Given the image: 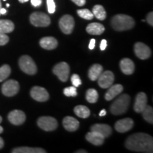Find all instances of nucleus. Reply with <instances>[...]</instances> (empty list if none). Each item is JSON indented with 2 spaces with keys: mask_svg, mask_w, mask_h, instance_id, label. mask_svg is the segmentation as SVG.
I'll return each mask as SVG.
<instances>
[{
  "mask_svg": "<svg viewBox=\"0 0 153 153\" xmlns=\"http://www.w3.org/2000/svg\"><path fill=\"white\" fill-rule=\"evenodd\" d=\"M1 0H0V9H1ZM0 16H1V14H0Z\"/></svg>",
  "mask_w": 153,
  "mask_h": 153,
  "instance_id": "nucleus-47",
  "label": "nucleus"
},
{
  "mask_svg": "<svg viewBox=\"0 0 153 153\" xmlns=\"http://www.w3.org/2000/svg\"><path fill=\"white\" fill-rule=\"evenodd\" d=\"M92 13L94 16L97 19H99V20L103 21L104 20L106 17V11H105L104 7L101 5H95L94 7H93Z\"/></svg>",
  "mask_w": 153,
  "mask_h": 153,
  "instance_id": "nucleus-27",
  "label": "nucleus"
},
{
  "mask_svg": "<svg viewBox=\"0 0 153 153\" xmlns=\"http://www.w3.org/2000/svg\"><path fill=\"white\" fill-rule=\"evenodd\" d=\"M3 1H6V0H3Z\"/></svg>",
  "mask_w": 153,
  "mask_h": 153,
  "instance_id": "nucleus-50",
  "label": "nucleus"
},
{
  "mask_svg": "<svg viewBox=\"0 0 153 153\" xmlns=\"http://www.w3.org/2000/svg\"><path fill=\"white\" fill-rule=\"evenodd\" d=\"M14 30V24L11 21L7 19H0V32L9 33Z\"/></svg>",
  "mask_w": 153,
  "mask_h": 153,
  "instance_id": "nucleus-24",
  "label": "nucleus"
},
{
  "mask_svg": "<svg viewBox=\"0 0 153 153\" xmlns=\"http://www.w3.org/2000/svg\"><path fill=\"white\" fill-rule=\"evenodd\" d=\"M19 91V82L14 79H9L3 84L1 87V92L6 97H13Z\"/></svg>",
  "mask_w": 153,
  "mask_h": 153,
  "instance_id": "nucleus-8",
  "label": "nucleus"
},
{
  "mask_svg": "<svg viewBox=\"0 0 153 153\" xmlns=\"http://www.w3.org/2000/svg\"><path fill=\"white\" fill-rule=\"evenodd\" d=\"M37 123L41 129L45 131H55L58 126L57 120L51 116H42L38 118Z\"/></svg>",
  "mask_w": 153,
  "mask_h": 153,
  "instance_id": "nucleus-7",
  "label": "nucleus"
},
{
  "mask_svg": "<svg viewBox=\"0 0 153 153\" xmlns=\"http://www.w3.org/2000/svg\"><path fill=\"white\" fill-rule=\"evenodd\" d=\"M72 1L79 7H82L86 4V0H72Z\"/></svg>",
  "mask_w": 153,
  "mask_h": 153,
  "instance_id": "nucleus-37",
  "label": "nucleus"
},
{
  "mask_svg": "<svg viewBox=\"0 0 153 153\" xmlns=\"http://www.w3.org/2000/svg\"><path fill=\"white\" fill-rule=\"evenodd\" d=\"M123 90V87L121 85L117 84V85H111L108 89V90L106 91L104 97L106 101H111L113 99H114L116 96H118Z\"/></svg>",
  "mask_w": 153,
  "mask_h": 153,
  "instance_id": "nucleus-19",
  "label": "nucleus"
},
{
  "mask_svg": "<svg viewBox=\"0 0 153 153\" xmlns=\"http://www.w3.org/2000/svg\"><path fill=\"white\" fill-rule=\"evenodd\" d=\"M111 26L117 31H123L133 28L135 26V21L128 15L117 14L112 18Z\"/></svg>",
  "mask_w": 153,
  "mask_h": 153,
  "instance_id": "nucleus-2",
  "label": "nucleus"
},
{
  "mask_svg": "<svg viewBox=\"0 0 153 153\" xmlns=\"http://www.w3.org/2000/svg\"><path fill=\"white\" fill-rule=\"evenodd\" d=\"M58 42L55 38L48 36V37H44L41 38L40 41V45L45 50H53L56 48Z\"/></svg>",
  "mask_w": 153,
  "mask_h": 153,
  "instance_id": "nucleus-21",
  "label": "nucleus"
},
{
  "mask_svg": "<svg viewBox=\"0 0 153 153\" xmlns=\"http://www.w3.org/2000/svg\"><path fill=\"white\" fill-rule=\"evenodd\" d=\"M148 103V98L144 92H140L137 94L134 104V110L136 113H142Z\"/></svg>",
  "mask_w": 153,
  "mask_h": 153,
  "instance_id": "nucleus-15",
  "label": "nucleus"
},
{
  "mask_svg": "<svg viewBox=\"0 0 153 153\" xmlns=\"http://www.w3.org/2000/svg\"><path fill=\"white\" fill-rule=\"evenodd\" d=\"M9 6H10V5H9V4H7V7H9Z\"/></svg>",
  "mask_w": 153,
  "mask_h": 153,
  "instance_id": "nucleus-49",
  "label": "nucleus"
},
{
  "mask_svg": "<svg viewBox=\"0 0 153 153\" xmlns=\"http://www.w3.org/2000/svg\"><path fill=\"white\" fill-rule=\"evenodd\" d=\"M62 125L67 131L74 132L79 128V122L72 116H66L62 120Z\"/></svg>",
  "mask_w": 153,
  "mask_h": 153,
  "instance_id": "nucleus-17",
  "label": "nucleus"
},
{
  "mask_svg": "<svg viewBox=\"0 0 153 153\" xmlns=\"http://www.w3.org/2000/svg\"><path fill=\"white\" fill-rule=\"evenodd\" d=\"M103 72V67L99 64H94L89 68L88 76L91 81H96L98 79L99 76Z\"/></svg>",
  "mask_w": 153,
  "mask_h": 153,
  "instance_id": "nucleus-23",
  "label": "nucleus"
},
{
  "mask_svg": "<svg viewBox=\"0 0 153 153\" xmlns=\"http://www.w3.org/2000/svg\"><path fill=\"white\" fill-rule=\"evenodd\" d=\"M71 81H72V85H73L74 87H78L79 86L82 85L81 79H80L79 76L76 74H72L71 76Z\"/></svg>",
  "mask_w": 153,
  "mask_h": 153,
  "instance_id": "nucleus-33",
  "label": "nucleus"
},
{
  "mask_svg": "<svg viewBox=\"0 0 153 153\" xmlns=\"http://www.w3.org/2000/svg\"><path fill=\"white\" fill-rule=\"evenodd\" d=\"M74 112L78 117L82 118H87L90 116V110L83 105H79L74 107Z\"/></svg>",
  "mask_w": 153,
  "mask_h": 153,
  "instance_id": "nucleus-26",
  "label": "nucleus"
},
{
  "mask_svg": "<svg viewBox=\"0 0 153 153\" xmlns=\"http://www.w3.org/2000/svg\"><path fill=\"white\" fill-rule=\"evenodd\" d=\"M105 137L101 135L100 133H97L96 131L89 132L86 135V140L94 145L96 146H99L101 145L104 142Z\"/></svg>",
  "mask_w": 153,
  "mask_h": 153,
  "instance_id": "nucleus-16",
  "label": "nucleus"
},
{
  "mask_svg": "<svg viewBox=\"0 0 153 153\" xmlns=\"http://www.w3.org/2000/svg\"><path fill=\"white\" fill-rule=\"evenodd\" d=\"M11 74V68L8 65H4L0 68V82L7 79Z\"/></svg>",
  "mask_w": 153,
  "mask_h": 153,
  "instance_id": "nucleus-30",
  "label": "nucleus"
},
{
  "mask_svg": "<svg viewBox=\"0 0 153 153\" xmlns=\"http://www.w3.org/2000/svg\"><path fill=\"white\" fill-rule=\"evenodd\" d=\"M64 94L66 97H76L77 95V92H76V87H67L63 91Z\"/></svg>",
  "mask_w": 153,
  "mask_h": 153,
  "instance_id": "nucleus-32",
  "label": "nucleus"
},
{
  "mask_svg": "<svg viewBox=\"0 0 153 153\" xmlns=\"http://www.w3.org/2000/svg\"><path fill=\"white\" fill-rule=\"evenodd\" d=\"M135 55L141 60H146L151 56V50L148 45L141 42H137L134 45Z\"/></svg>",
  "mask_w": 153,
  "mask_h": 153,
  "instance_id": "nucleus-12",
  "label": "nucleus"
},
{
  "mask_svg": "<svg viewBox=\"0 0 153 153\" xmlns=\"http://www.w3.org/2000/svg\"><path fill=\"white\" fill-rule=\"evenodd\" d=\"M106 111L105 109H102L101 111V112L99 113V116H106Z\"/></svg>",
  "mask_w": 153,
  "mask_h": 153,
  "instance_id": "nucleus-41",
  "label": "nucleus"
},
{
  "mask_svg": "<svg viewBox=\"0 0 153 153\" xmlns=\"http://www.w3.org/2000/svg\"><path fill=\"white\" fill-rule=\"evenodd\" d=\"M86 30L91 35H101L104 32L105 28L99 23H91L87 26Z\"/></svg>",
  "mask_w": 153,
  "mask_h": 153,
  "instance_id": "nucleus-22",
  "label": "nucleus"
},
{
  "mask_svg": "<svg viewBox=\"0 0 153 153\" xmlns=\"http://www.w3.org/2000/svg\"><path fill=\"white\" fill-rule=\"evenodd\" d=\"M48 11L50 14H53L55 11V4L54 0H46Z\"/></svg>",
  "mask_w": 153,
  "mask_h": 153,
  "instance_id": "nucleus-34",
  "label": "nucleus"
},
{
  "mask_svg": "<svg viewBox=\"0 0 153 153\" xmlns=\"http://www.w3.org/2000/svg\"><path fill=\"white\" fill-rule=\"evenodd\" d=\"M143 117L144 119L151 124L153 123V109L152 107L147 105L143 111Z\"/></svg>",
  "mask_w": 153,
  "mask_h": 153,
  "instance_id": "nucleus-29",
  "label": "nucleus"
},
{
  "mask_svg": "<svg viewBox=\"0 0 153 153\" xmlns=\"http://www.w3.org/2000/svg\"><path fill=\"white\" fill-rule=\"evenodd\" d=\"M134 125L133 120L130 118H126L118 120L115 124V129L119 133H126L133 128Z\"/></svg>",
  "mask_w": 153,
  "mask_h": 153,
  "instance_id": "nucleus-14",
  "label": "nucleus"
},
{
  "mask_svg": "<svg viewBox=\"0 0 153 153\" xmlns=\"http://www.w3.org/2000/svg\"><path fill=\"white\" fill-rule=\"evenodd\" d=\"M99 94L97 91L94 89H89L87 91L86 93V99L88 102L91 104H94L98 101Z\"/></svg>",
  "mask_w": 153,
  "mask_h": 153,
  "instance_id": "nucleus-28",
  "label": "nucleus"
},
{
  "mask_svg": "<svg viewBox=\"0 0 153 153\" xmlns=\"http://www.w3.org/2000/svg\"><path fill=\"white\" fill-rule=\"evenodd\" d=\"M4 145V143L3 139L0 137V149H1L3 148Z\"/></svg>",
  "mask_w": 153,
  "mask_h": 153,
  "instance_id": "nucleus-43",
  "label": "nucleus"
},
{
  "mask_svg": "<svg viewBox=\"0 0 153 153\" xmlns=\"http://www.w3.org/2000/svg\"><path fill=\"white\" fill-rule=\"evenodd\" d=\"M70 66L65 62L58 63L53 69V72L59 79L62 82H67L70 75Z\"/></svg>",
  "mask_w": 153,
  "mask_h": 153,
  "instance_id": "nucleus-6",
  "label": "nucleus"
},
{
  "mask_svg": "<svg viewBox=\"0 0 153 153\" xmlns=\"http://www.w3.org/2000/svg\"><path fill=\"white\" fill-rule=\"evenodd\" d=\"M1 121H2V118H1V116H0V123H1Z\"/></svg>",
  "mask_w": 153,
  "mask_h": 153,
  "instance_id": "nucleus-48",
  "label": "nucleus"
},
{
  "mask_svg": "<svg viewBox=\"0 0 153 153\" xmlns=\"http://www.w3.org/2000/svg\"><path fill=\"white\" fill-rule=\"evenodd\" d=\"M31 4L35 7H40L42 4V0H30Z\"/></svg>",
  "mask_w": 153,
  "mask_h": 153,
  "instance_id": "nucleus-38",
  "label": "nucleus"
},
{
  "mask_svg": "<svg viewBox=\"0 0 153 153\" xmlns=\"http://www.w3.org/2000/svg\"><path fill=\"white\" fill-rule=\"evenodd\" d=\"M28 0H19V2L21 3H25V2H27Z\"/></svg>",
  "mask_w": 153,
  "mask_h": 153,
  "instance_id": "nucleus-45",
  "label": "nucleus"
},
{
  "mask_svg": "<svg viewBox=\"0 0 153 153\" xmlns=\"http://www.w3.org/2000/svg\"><path fill=\"white\" fill-rule=\"evenodd\" d=\"M3 131H4V129H3V128L1 127V126H0V133H1L3 132Z\"/></svg>",
  "mask_w": 153,
  "mask_h": 153,
  "instance_id": "nucleus-46",
  "label": "nucleus"
},
{
  "mask_svg": "<svg viewBox=\"0 0 153 153\" xmlns=\"http://www.w3.org/2000/svg\"><path fill=\"white\" fill-rule=\"evenodd\" d=\"M131 103V97L129 95H120L117 99L114 101L110 107V111L114 115H121L127 111L128 108Z\"/></svg>",
  "mask_w": 153,
  "mask_h": 153,
  "instance_id": "nucleus-3",
  "label": "nucleus"
},
{
  "mask_svg": "<svg viewBox=\"0 0 153 153\" xmlns=\"http://www.w3.org/2000/svg\"><path fill=\"white\" fill-rule=\"evenodd\" d=\"M13 153H45L46 151L39 148H28V147H21L14 148L11 151Z\"/></svg>",
  "mask_w": 153,
  "mask_h": 153,
  "instance_id": "nucleus-25",
  "label": "nucleus"
},
{
  "mask_svg": "<svg viewBox=\"0 0 153 153\" xmlns=\"http://www.w3.org/2000/svg\"><path fill=\"white\" fill-rule=\"evenodd\" d=\"M59 26L64 33H72L74 27V20L73 17L68 14L64 15L59 21Z\"/></svg>",
  "mask_w": 153,
  "mask_h": 153,
  "instance_id": "nucleus-9",
  "label": "nucleus"
},
{
  "mask_svg": "<svg viewBox=\"0 0 153 153\" xmlns=\"http://www.w3.org/2000/svg\"><path fill=\"white\" fill-rule=\"evenodd\" d=\"M106 46H107V41L105 39H103L102 41H101V44H100V48L101 51H104V50L106 48Z\"/></svg>",
  "mask_w": 153,
  "mask_h": 153,
  "instance_id": "nucleus-39",
  "label": "nucleus"
},
{
  "mask_svg": "<svg viewBox=\"0 0 153 153\" xmlns=\"http://www.w3.org/2000/svg\"><path fill=\"white\" fill-rule=\"evenodd\" d=\"M8 119L11 123L15 126H20L26 120V115L21 110H14L8 115Z\"/></svg>",
  "mask_w": 153,
  "mask_h": 153,
  "instance_id": "nucleus-13",
  "label": "nucleus"
},
{
  "mask_svg": "<svg viewBox=\"0 0 153 153\" xmlns=\"http://www.w3.org/2000/svg\"><path fill=\"white\" fill-rule=\"evenodd\" d=\"M126 148L139 152H153V138L147 133H137L128 137L126 140Z\"/></svg>",
  "mask_w": 153,
  "mask_h": 153,
  "instance_id": "nucleus-1",
  "label": "nucleus"
},
{
  "mask_svg": "<svg viewBox=\"0 0 153 153\" xmlns=\"http://www.w3.org/2000/svg\"><path fill=\"white\" fill-rule=\"evenodd\" d=\"M9 41V36L6 33L0 32V46H1V45H4L6 44H7Z\"/></svg>",
  "mask_w": 153,
  "mask_h": 153,
  "instance_id": "nucleus-35",
  "label": "nucleus"
},
{
  "mask_svg": "<svg viewBox=\"0 0 153 153\" xmlns=\"http://www.w3.org/2000/svg\"><path fill=\"white\" fill-rule=\"evenodd\" d=\"M6 13H7V9H4V8H2V7H1V9H0V14H1H1L4 15V14H6Z\"/></svg>",
  "mask_w": 153,
  "mask_h": 153,
  "instance_id": "nucleus-42",
  "label": "nucleus"
},
{
  "mask_svg": "<svg viewBox=\"0 0 153 153\" xmlns=\"http://www.w3.org/2000/svg\"><path fill=\"white\" fill-rule=\"evenodd\" d=\"M91 131H96L97 133H100L105 138L110 136L112 133V129L108 125L106 124H95L91 126Z\"/></svg>",
  "mask_w": 153,
  "mask_h": 153,
  "instance_id": "nucleus-20",
  "label": "nucleus"
},
{
  "mask_svg": "<svg viewBox=\"0 0 153 153\" xmlns=\"http://www.w3.org/2000/svg\"><path fill=\"white\" fill-rule=\"evenodd\" d=\"M114 82V74L109 70L102 72L98 78V85L102 89L109 88Z\"/></svg>",
  "mask_w": 153,
  "mask_h": 153,
  "instance_id": "nucleus-10",
  "label": "nucleus"
},
{
  "mask_svg": "<svg viewBox=\"0 0 153 153\" xmlns=\"http://www.w3.org/2000/svg\"><path fill=\"white\" fill-rule=\"evenodd\" d=\"M95 39H91L90 41V43H89V48L90 50H93L94 48L95 47Z\"/></svg>",
  "mask_w": 153,
  "mask_h": 153,
  "instance_id": "nucleus-40",
  "label": "nucleus"
},
{
  "mask_svg": "<svg viewBox=\"0 0 153 153\" xmlns=\"http://www.w3.org/2000/svg\"><path fill=\"white\" fill-rule=\"evenodd\" d=\"M19 65L23 72L29 75H33L37 72V66L35 62L28 55H23L20 57Z\"/></svg>",
  "mask_w": 153,
  "mask_h": 153,
  "instance_id": "nucleus-4",
  "label": "nucleus"
},
{
  "mask_svg": "<svg viewBox=\"0 0 153 153\" xmlns=\"http://www.w3.org/2000/svg\"><path fill=\"white\" fill-rule=\"evenodd\" d=\"M76 152V153H87V151H85V150H80L79 151V150H78V151H76V152Z\"/></svg>",
  "mask_w": 153,
  "mask_h": 153,
  "instance_id": "nucleus-44",
  "label": "nucleus"
},
{
  "mask_svg": "<svg viewBox=\"0 0 153 153\" xmlns=\"http://www.w3.org/2000/svg\"><path fill=\"white\" fill-rule=\"evenodd\" d=\"M77 14L81 17V18L86 19V20H91L94 18V14L92 12H91L89 9H79L77 10Z\"/></svg>",
  "mask_w": 153,
  "mask_h": 153,
  "instance_id": "nucleus-31",
  "label": "nucleus"
},
{
  "mask_svg": "<svg viewBox=\"0 0 153 153\" xmlns=\"http://www.w3.org/2000/svg\"><path fill=\"white\" fill-rule=\"evenodd\" d=\"M147 22L151 26H153V13L152 11L149 13L147 16Z\"/></svg>",
  "mask_w": 153,
  "mask_h": 153,
  "instance_id": "nucleus-36",
  "label": "nucleus"
},
{
  "mask_svg": "<svg viewBox=\"0 0 153 153\" xmlns=\"http://www.w3.org/2000/svg\"><path fill=\"white\" fill-rule=\"evenodd\" d=\"M30 22L36 27H47L51 24V18L43 12H33L30 16Z\"/></svg>",
  "mask_w": 153,
  "mask_h": 153,
  "instance_id": "nucleus-5",
  "label": "nucleus"
},
{
  "mask_svg": "<svg viewBox=\"0 0 153 153\" xmlns=\"http://www.w3.org/2000/svg\"><path fill=\"white\" fill-rule=\"evenodd\" d=\"M30 96L36 101L40 102H44L48 100L49 94L45 88L35 86L30 90Z\"/></svg>",
  "mask_w": 153,
  "mask_h": 153,
  "instance_id": "nucleus-11",
  "label": "nucleus"
},
{
  "mask_svg": "<svg viewBox=\"0 0 153 153\" xmlns=\"http://www.w3.org/2000/svg\"><path fill=\"white\" fill-rule=\"evenodd\" d=\"M120 68L123 73L130 75L135 71V65L131 59L123 58L120 62Z\"/></svg>",
  "mask_w": 153,
  "mask_h": 153,
  "instance_id": "nucleus-18",
  "label": "nucleus"
}]
</instances>
